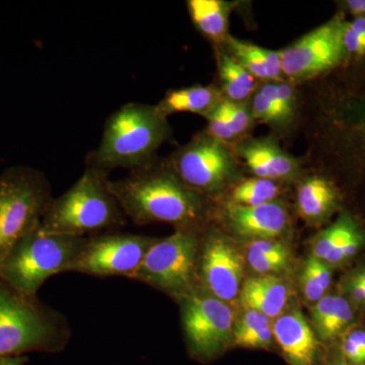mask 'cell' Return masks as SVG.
<instances>
[{"mask_svg":"<svg viewBox=\"0 0 365 365\" xmlns=\"http://www.w3.org/2000/svg\"><path fill=\"white\" fill-rule=\"evenodd\" d=\"M109 188L125 216L136 225L165 222L196 228L204 218L203 196L182 184L168 163L155 160L123 179L109 180Z\"/></svg>","mask_w":365,"mask_h":365,"instance_id":"cell-1","label":"cell"},{"mask_svg":"<svg viewBox=\"0 0 365 365\" xmlns=\"http://www.w3.org/2000/svg\"><path fill=\"white\" fill-rule=\"evenodd\" d=\"M172 135L168 119L155 106L127 103L106 121L97 150L86 158V167L110 174L117 169H141L155 160V153Z\"/></svg>","mask_w":365,"mask_h":365,"instance_id":"cell-2","label":"cell"},{"mask_svg":"<svg viewBox=\"0 0 365 365\" xmlns=\"http://www.w3.org/2000/svg\"><path fill=\"white\" fill-rule=\"evenodd\" d=\"M109 180L107 173L86 167L71 188L52 199L40 230L88 237L123 227L127 217L109 188Z\"/></svg>","mask_w":365,"mask_h":365,"instance_id":"cell-3","label":"cell"},{"mask_svg":"<svg viewBox=\"0 0 365 365\" xmlns=\"http://www.w3.org/2000/svg\"><path fill=\"white\" fill-rule=\"evenodd\" d=\"M72 331L66 314L21 294L0 277V359L66 349Z\"/></svg>","mask_w":365,"mask_h":365,"instance_id":"cell-4","label":"cell"},{"mask_svg":"<svg viewBox=\"0 0 365 365\" xmlns=\"http://www.w3.org/2000/svg\"><path fill=\"white\" fill-rule=\"evenodd\" d=\"M86 240L47 234L38 228L11 249L0 267V277L21 294L38 297L50 277L71 272Z\"/></svg>","mask_w":365,"mask_h":365,"instance_id":"cell-5","label":"cell"},{"mask_svg":"<svg viewBox=\"0 0 365 365\" xmlns=\"http://www.w3.org/2000/svg\"><path fill=\"white\" fill-rule=\"evenodd\" d=\"M52 199L40 170L16 165L0 174V267L11 249L40 227Z\"/></svg>","mask_w":365,"mask_h":365,"instance_id":"cell-6","label":"cell"},{"mask_svg":"<svg viewBox=\"0 0 365 365\" xmlns=\"http://www.w3.org/2000/svg\"><path fill=\"white\" fill-rule=\"evenodd\" d=\"M201 240L196 228H177L174 234L157 239L131 280L167 292L178 300L196 287Z\"/></svg>","mask_w":365,"mask_h":365,"instance_id":"cell-7","label":"cell"},{"mask_svg":"<svg viewBox=\"0 0 365 365\" xmlns=\"http://www.w3.org/2000/svg\"><path fill=\"white\" fill-rule=\"evenodd\" d=\"M179 302L182 330L192 356L203 361L222 353L234 333V312L227 302L200 289Z\"/></svg>","mask_w":365,"mask_h":365,"instance_id":"cell-8","label":"cell"},{"mask_svg":"<svg viewBox=\"0 0 365 365\" xmlns=\"http://www.w3.org/2000/svg\"><path fill=\"white\" fill-rule=\"evenodd\" d=\"M155 241V237L116 230L91 235L86 237L71 272L131 279Z\"/></svg>","mask_w":365,"mask_h":365,"instance_id":"cell-9","label":"cell"},{"mask_svg":"<svg viewBox=\"0 0 365 365\" xmlns=\"http://www.w3.org/2000/svg\"><path fill=\"white\" fill-rule=\"evenodd\" d=\"M345 23L344 14H337L281 50L283 76L292 81H304L340 66L348 58L343 45Z\"/></svg>","mask_w":365,"mask_h":365,"instance_id":"cell-10","label":"cell"},{"mask_svg":"<svg viewBox=\"0 0 365 365\" xmlns=\"http://www.w3.org/2000/svg\"><path fill=\"white\" fill-rule=\"evenodd\" d=\"M327 112L336 158L365 177V76L338 88Z\"/></svg>","mask_w":365,"mask_h":365,"instance_id":"cell-11","label":"cell"},{"mask_svg":"<svg viewBox=\"0 0 365 365\" xmlns=\"http://www.w3.org/2000/svg\"><path fill=\"white\" fill-rule=\"evenodd\" d=\"M168 163L182 184L201 196L220 191L235 172L227 144L206 133L177 150Z\"/></svg>","mask_w":365,"mask_h":365,"instance_id":"cell-12","label":"cell"},{"mask_svg":"<svg viewBox=\"0 0 365 365\" xmlns=\"http://www.w3.org/2000/svg\"><path fill=\"white\" fill-rule=\"evenodd\" d=\"M244 259L232 242L211 232L200 242L197 279L198 289L227 302L241 292Z\"/></svg>","mask_w":365,"mask_h":365,"instance_id":"cell-13","label":"cell"},{"mask_svg":"<svg viewBox=\"0 0 365 365\" xmlns=\"http://www.w3.org/2000/svg\"><path fill=\"white\" fill-rule=\"evenodd\" d=\"M222 215L235 234L250 241L276 240L288 225L287 208L276 201L259 206L225 203Z\"/></svg>","mask_w":365,"mask_h":365,"instance_id":"cell-14","label":"cell"},{"mask_svg":"<svg viewBox=\"0 0 365 365\" xmlns=\"http://www.w3.org/2000/svg\"><path fill=\"white\" fill-rule=\"evenodd\" d=\"M274 339L290 365H316L319 344L316 332L299 309H290L272 324Z\"/></svg>","mask_w":365,"mask_h":365,"instance_id":"cell-15","label":"cell"},{"mask_svg":"<svg viewBox=\"0 0 365 365\" xmlns=\"http://www.w3.org/2000/svg\"><path fill=\"white\" fill-rule=\"evenodd\" d=\"M237 153L255 177L276 182L292 179L299 170L297 160L268 139L246 141Z\"/></svg>","mask_w":365,"mask_h":365,"instance_id":"cell-16","label":"cell"},{"mask_svg":"<svg viewBox=\"0 0 365 365\" xmlns=\"http://www.w3.org/2000/svg\"><path fill=\"white\" fill-rule=\"evenodd\" d=\"M240 297L247 309L260 312L269 319H277L287 306L289 288L276 276L260 275L246 280Z\"/></svg>","mask_w":365,"mask_h":365,"instance_id":"cell-17","label":"cell"},{"mask_svg":"<svg viewBox=\"0 0 365 365\" xmlns=\"http://www.w3.org/2000/svg\"><path fill=\"white\" fill-rule=\"evenodd\" d=\"M223 100L222 93L213 86H191L165 93L155 111L168 119L176 113H192L206 117Z\"/></svg>","mask_w":365,"mask_h":365,"instance_id":"cell-18","label":"cell"},{"mask_svg":"<svg viewBox=\"0 0 365 365\" xmlns=\"http://www.w3.org/2000/svg\"><path fill=\"white\" fill-rule=\"evenodd\" d=\"M339 202V192L335 185L324 177L307 178L297 189V211L309 222L326 220L336 210Z\"/></svg>","mask_w":365,"mask_h":365,"instance_id":"cell-19","label":"cell"},{"mask_svg":"<svg viewBox=\"0 0 365 365\" xmlns=\"http://www.w3.org/2000/svg\"><path fill=\"white\" fill-rule=\"evenodd\" d=\"M187 9L197 30L215 43L227 38L230 6L222 0H188Z\"/></svg>","mask_w":365,"mask_h":365,"instance_id":"cell-20","label":"cell"},{"mask_svg":"<svg viewBox=\"0 0 365 365\" xmlns=\"http://www.w3.org/2000/svg\"><path fill=\"white\" fill-rule=\"evenodd\" d=\"M218 72L222 93L228 101L241 103L253 93L256 78L230 54L218 56Z\"/></svg>","mask_w":365,"mask_h":365,"instance_id":"cell-21","label":"cell"},{"mask_svg":"<svg viewBox=\"0 0 365 365\" xmlns=\"http://www.w3.org/2000/svg\"><path fill=\"white\" fill-rule=\"evenodd\" d=\"M361 227L354 216L348 211L341 213L339 217L322 230L313 242L312 256L324 261L329 254L340 247L359 228Z\"/></svg>","mask_w":365,"mask_h":365,"instance_id":"cell-22","label":"cell"},{"mask_svg":"<svg viewBox=\"0 0 365 365\" xmlns=\"http://www.w3.org/2000/svg\"><path fill=\"white\" fill-rule=\"evenodd\" d=\"M279 193V186L275 181L258 177L249 178L232 188L230 202L242 206L263 205L275 201Z\"/></svg>","mask_w":365,"mask_h":365,"instance_id":"cell-23","label":"cell"},{"mask_svg":"<svg viewBox=\"0 0 365 365\" xmlns=\"http://www.w3.org/2000/svg\"><path fill=\"white\" fill-rule=\"evenodd\" d=\"M227 45L228 54L239 62L246 71H248L255 78L268 79L265 63H264L262 47L235 39L227 36L225 41Z\"/></svg>","mask_w":365,"mask_h":365,"instance_id":"cell-24","label":"cell"},{"mask_svg":"<svg viewBox=\"0 0 365 365\" xmlns=\"http://www.w3.org/2000/svg\"><path fill=\"white\" fill-rule=\"evenodd\" d=\"M354 319L351 302L342 295H336L332 313L327 319L323 328L317 332L318 337L325 342L337 339L341 334L350 326Z\"/></svg>","mask_w":365,"mask_h":365,"instance_id":"cell-25","label":"cell"},{"mask_svg":"<svg viewBox=\"0 0 365 365\" xmlns=\"http://www.w3.org/2000/svg\"><path fill=\"white\" fill-rule=\"evenodd\" d=\"M260 91L274 106L282 120L283 125L289 123L294 118L297 106V95L294 88L282 81H270L262 86Z\"/></svg>","mask_w":365,"mask_h":365,"instance_id":"cell-26","label":"cell"},{"mask_svg":"<svg viewBox=\"0 0 365 365\" xmlns=\"http://www.w3.org/2000/svg\"><path fill=\"white\" fill-rule=\"evenodd\" d=\"M247 261L250 267L259 275H273L284 270L289 265L290 252L274 254H258L247 252Z\"/></svg>","mask_w":365,"mask_h":365,"instance_id":"cell-27","label":"cell"},{"mask_svg":"<svg viewBox=\"0 0 365 365\" xmlns=\"http://www.w3.org/2000/svg\"><path fill=\"white\" fill-rule=\"evenodd\" d=\"M343 45L347 57L362 59L365 57V16L346 21L343 31Z\"/></svg>","mask_w":365,"mask_h":365,"instance_id":"cell-28","label":"cell"},{"mask_svg":"<svg viewBox=\"0 0 365 365\" xmlns=\"http://www.w3.org/2000/svg\"><path fill=\"white\" fill-rule=\"evenodd\" d=\"M365 245V230L360 227L359 230L354 232L351 237L347 240L339 247V248L334 250L327 256L324 262L329 266H339L347 263L351 260L353 257L361 251Z\"/></svg>","mask_w":365,"mask_h":365,"instance_id":"cell-29","label":"cell"},{"mask_svg":"<svg viewBox=\"0 0 365 365\" xmlns=\"http://www.w3.org/2000/svg\"><path fill=\"white\" fill-rule=\"evenodd\" d=\"M218 108L237 136L245 133L251 127L253 117L251 112H249L241 103H235L223 98Z\"/></svg>","mask_w":365,"mask_h":365,"instance_id":"cell-30","label":"cell"},{"mask_svg":"<svg viewBox=\"0 0 365 365\" xmlns=\"http://www.w3.org/2000/svg\"><path fill=\"white\" fill-rule=\"evenodd\" d=\"M271 325H272L271 319H269L265 314L254 311V309H247L246 313L242 314L241 318L237 319V324L234 327L232 340H234L235 344H237L244 338Z\"/></svg>","mask_w":365,"mask_h":365,"instance_id":"cell-31","label":"cell"},{"mask_svg":"<svg viewBox=\"0 0 365 365\" xmlns=\"http://www.w3.org/2000/svg\"><path fill=\"white\" fill-rule=\"evenodd\" d=\"M340 353L350 364H365V330L347 333L341 343Z\"/></svg>","mask_w":365,"mask_h":365,"instance_id":"cell-32","label":"cell"},{"mask_svg":"<svg viewBox=\"0 0 365 365\" xmlns=\"http://www.w3.org/2000/svg\"><path fill=\"white\" fill-rule=\"evenodd\" d=\"M251 114L253 119L259 120L263 123L276 125V126L283 125L279 114L261 91H257L256 95L254 96Z\"/></svg>","mask_w":365,"mask_h":365,"instance_id":"cell-33","label":"cell"},{"mask_svg":"<svg viewBox=\"0 0 365 365\" xmlns=\"http://www.w3.org/2000/svg\"><path fill=\"white\" fill-rule=\"evenodd\" d=\"M218 105L212 112L209 113L207 116L205 117L207 119L206 134L213 137L215 139H217V140L222 141L223 143H227V141L232 140L235 137H237V134L230 128L227 119H225L220 108H218Z\"/></svg>","mask_w":365,"mask_h":365,"instance_id":"cell-34","label":"cell"},{"mask_svg":"<svg viewBox=\"0 0 365 365\" xmlns=\"http://www.w3.org/2000/svg\"><path fill=\"white\" fill-rule=\"evenodd\" d=\"M344 290L351 304L365 307V275L362 269L355 271L346 279Z\"/></svg>","mask_w":365,"mask_h":365,"instance_id":"cell-35","label":"cell"},{"mask_svg":"<svg viewBox=\"0 0 365 365\" xmlns=\"http://www.w3.org/2000/svg\"><path fill=\"white\" fill-rule=\"evenodd\" d=\"M304 267L312 273L319 287L323 288L324 292H328L332 283V269L330 266L325 262L311 256L304 264Z\"/></svg>","mask_w":365,"mask_h":365,"instance_id":"cell-36","label":"cell"},{"mask_svg":"<svg viewBox=\"0 0 365 365\" xmlns=\"http://www.w3.org/2000/svg\"><path fill=\"white\" fill-rule=\"evenodd\" d=\"M335 299L336 295L327 294L314 304L313 309H312V319H313L316 333L323 328L327 319L332 313Z\"/></svg>","mask_w":365,"mask_h":365,"instance_id":"cell-37","label":"cell"},{"mask_svg":"<svg viewBox=\"0 0 365 365\" xmlns=\"http://www.w3.org/2000/svg\"><path fill=\"white\" fill-rule=\"evenodd\" d=\"M273 339L272 325H271L262 329L258 332L252 334L248 337L244 338L235 345L239 346V347L260 349V348H268L269 346L272 344Z\"/></svg>","mask_w":365,"mask_h":365,"instance_id":"cell-38","label":"cell"},{"mask_svg":"<svg viewBox=\"0 0 365 365\" xmlns=\"http://www.w3.org/2000/svg\"><path fill=\"white\" fill-rule=\"evenodd\" d=\"M262 55H263L269 81H275V83L282 81L283 73L279 51L262 48Z\"/></svg>","mask_w":365,"mask_h":365,"instance_id":"cell-39","label":"cell"},{"mask_svg":"<svg viewBox=\"0 0 365 365\" xmlns=\"http://www.w3.org/2000/svg\"><path fill=\"white\" fill-rule=\"evenodd\" d=\"M302 288L304 292V297L307 302H314L316 304L322 297H325L326 292H324L323 288L319 287L317 280L314 279V276L306 267L304 268L302 275Z\"/></svg>","mask_w":365,"mask_h":365,"instance_id":"cell-40","label":"cell"},{"mask_svg":"<svg viewBox=\"0 0 365 365\" xmlns=\"http://www.w3.org/2000/svg\"><path fill=\"white\" fill-rule=\"evenodd\" d=\"M288 247L276 240H255L247 245V252L258 254H274L287 251Z\"/></svg>","mask_w":365,"mask_h":365,"instance_id":"cell-41","label":"cell"},{"mask_svg":"<svg viewBox=\"0 0 365 365\" xmlns=\"http://www.w3.org/2000/svg\"><path fill=\"white\" fill-rule=\"evenodd\" d=\"M346 11L356 16H365V0H346L342 2Z\"/></svg>","mask_w":365,"mask_h":365,"instance_id":"cell-42","label":"cell"},{"mask_svg":"<svg viewBox=\"0 0 365 365\" xmlns=\"http://www.w3.org/2000/svg\"><path fill=\"white\" fill-rule=\"evenodd\" d=\"M28 362V359L23 355V356H9L2 357L0 359V365H26Z\"/></svg>","mask_w":365,"mask_h":365,"instance_id":"cell-43","label":"cell"},{"mask_svg":"<svg viewBox=\"0 0 365 365\" xmlns=\"http://www.w3.org/2000/svg\"><path fill=\"white\" fill-rule=\"evenodd\" d=\"M348 362L346 361L344 357L342 356L341 353H338L337 355L333 357L332 359L330 360L328 365H347Z\"/></svg>","mask_w":365,"mask_h":365,"instance_id":"cell-44","label":"cell"},{"mask_svg":"<svg viewBox=\"0 0 365 365\" xmlns=\"http://www.w3.org/2000/svg\"><path fill=\"white\" fill-rule=\"evenodd\" d=\"M361 269H362V271H364V275H365V267L361 268Z\"/></svg>","mask_w":365,"mask_h":365,"instance_id":"cell-45","label":"cell"}]
</instances>
